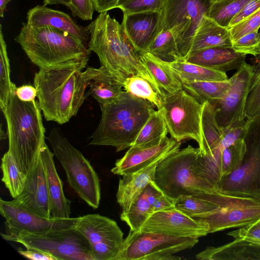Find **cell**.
Listing matches in <instances>:
<instances>
[{
	"instance_id": "obj_25",
	"label": "cell",
	"mask_w": 260,
	"mask_h": 260,
	"mask_svg": "<svg viewBox=\"0 0 260 260\" xmlns=\"http://www.w3.org/2000/svg\"><path fill=\"white\" fill-rule=\"evenodd\" d=\"M196 257L201 260H260V245L234 239L220 246H208Z\"/></svg>"
},
{
	"instance_id": "obj_10",
	"label": "cell",
	"mask_w": 260,
	"mask_h": 260,
	"mask_svg": "<svg viewBox=\"0 0 260 260\" xmlns=\"http://www.w3.org/2000/svg\"><path fill=\"white\" fill-rule=\"evenodd\" d=\"M212 0H165L162 11L163 28L173 34L180 60L189 54L192 40L203 18L208 16Z\"/></svg>"
},
{
	"instance_id": "obj_14",
	"label": "cell",
	"mask_w": 260,
	"mask_h": 260,
	"mask_svg": "<svg viewBox=\"0 0 260 260\" xmlns=\"http://www.w3.org/2000/svg\"><path fill=\"white\" fill-rule=\"evenodd\" d=\"M253 68L245 62L230 78L231 85L221 99L210 102L214 108L218 124L229 126L246 118L245 109Z\"/></svg>"
},
{
	"instance_id": "obj_11",
	"label": "cell",
	"mask_w": 260,
	"mask_h": 260,
	"mask_svg": "<svg viewBox=\"0 0 260 260\" xmlns=\"http://www.w3.org/2000/svg\"><path fill=\"white\" fill-rule=\"evenodd\" d=\"M203 104L184 89L165 94L161 109L168 132L177 142L201 141Z\"/></svg>"
},
{
	"instance_id": "obj_56",
	"label": "cell",
	"mask_w": 260,
	"mask_h": 260,
	"mask_svg": "<svg viewBox=\"0 0 260 260\" xmlns=\"http://www.w3.org/2000/svg\"><path fill=\"white\" fill-rule=\"evenodd\" d=\"M259 34H260V28H259Z\"/></svg>"
},
{
	"instance_id": "obj_53",
	"label": "cell",
	"mask_w": 260,
	"mask_h": 260,
	"mask_svg": "<svg viewBox=\"0 0 260 260\" xmlns=\"http://www.w3.org/2000/svg\"><path fill=\"white\" fill-rule=\"evenodd\" d=\"M70 3V0H44L43 5L46 6L47 5L61 4L69 7Z\"/></svg>"
},
{
	"instance_id": "obj_40",
	"label": "cell",
	"mask_w": 260,
	"mask_h": 260,
	"mask_svg": "<svg viewBox=\"0 0 260 260\" xmlns=\"http://www.w3.org/2000/svg\"><path fill=\"white\" fill-rule=\"evenodd\" d=\"M13 83L10 79V61L7 45L0 25V106L4 112L7 106L12 91Z\"/></svg>"
},
{
	"instance_id": "obj_33",
	"label": "cell",
	"mask_w": 260,
	"mask_h": 260,
	"mask_svg": "<svg viewBox=\"0 0 260 260\" xmlns=\"http://www.w3.org/2000/svg\"><path fill=\"white\" fill-rule=\"evenodd\" d=\"M3 173L2 181L15 199L22 192L26 175L21 170L14 157L8 150L2 158L1 166Z\"/></svg>"
},
{
	"instance_id": "obj_22",
	"label": "cell",
	"mask_w": 260,
	"mask_h": 260,
	"mask_svg": "<svg viewBox=\"0 0 260 260\" xmlns=\"http://www.w3.org/2000/svg\"><path fill=\"white\" fill-rule=\"evenodd\" d=\"M27 23L33 27L50 26L68 32L87 44L89 35L86 27L77 24L68 14L45 6H37L28 10Z\"/></svg>"
},
{
	"instance_id": "obj_55",
	"label": "cell",
	"mask_w": 260,
	"mask_h": 260,
	"mask_svg": "<svg viewBox=\"0 0 260 260\" xmlns=\"http://www.w3.org/2000/svg\"><path fill=\"white\" fill-rule=\"evenodd\" d=\"M212 2H215L219 1L220 0H212Z\"/></svg>"
},
{
	"instance_id": "obj_50",
	"label": "cell",
	"mask_w": 260,
	"mask_h": 260,
	"mask_svg": "<svg viewBox=\"0 0 260 260\" xmlns=\"http://www.w3.org/2000/svg\"><path fill=\"white\" fill-rule=\"evenodd\" d=\"M15 92L17 96L22 101L31 102L35 101L37 96L36 87L29 84H24L16 87Z\"/></svg>"
},
{
	"instance_id": "obj_52",
	"label": "cell",
	"mask_w": 260,
	"mask_h": 260,
	"mask_svg": "<svg viewBox=\"0 0 260 260\" xmlns=\"http://www.w3.org/2000/svg\"><path fill=\"white\" fill-rule=\"evenodd\" d=\"M119 0H92L94 10L99 13L116 8Z\"/></svg>"
},
{
	"instance_id": "obj_26",
	"label": "cell",
	"mask_w": 260,
	"mask_h": 260,
	"mask_svg": "<svg viewBox=\"0 0 260 260\" xmlns=\"http://www.w3.org/2000/svg\"><path fill=\"white\" fill-rule=\"evenodd\" d=\"M213 47L232 48L230 31L228 28L205 16L196 32L188 55Z\"/></svg>"
},
{
	"instance_id": "obj_17",
	"label": "cell",
	"mask_w": 260,
	"mask_h": 260,
	"mask_svg": "<svg viewBox=\"0 0 260 260\" xmlns=\"http://www.w3.org/2000/svg\"><path fill=\"white\" fill-rule=\"evenodd\" d=\"M181 145V142L166 136L151 143L132 146L122 157L117 160L111 171L120 176L136 172L176 152Z\"/></svg>"
},
{
	"instance_id": "obj_48",
	"label": "cell",
	"mask_w": 260,
	"mask_h": 260,
	"mask_svg": "<svg viewBox=\"0 0 260 260\" xmlns=\"http://www.w3.org/2000/svg\"><path fill=\"white\" fill-rule=\"evenodd\" d=\"M69 8L75 16L83 20H90L92 18L94 8L92 0H70Z\"/></svg>"
},
{
	"instance_id": "obj_15",
	"label": "cell",
	"mask_w": 260,
	"mask_h": 260,
	"mask_svg": "<svg viewBox=\"0 0 260 260\" xmlns=\"http://www.w3.org/2000/svg\"><path fill=\"white\" fill-rule=\"evenodd\" d=\"M0 212L6 219V233L26 231L31 233L45 232L52 230L74 228L76 218L46 219L22 206L17 201L0 200Z\"/></svg>"
},
{
	"instance_id": "obj_3",
	"label": "cell",
	"mask_w": 260,
	"mask_h": 260,
	"mask_svg": "<svg viewBox=\"0 0 260 260\" xmlns=\"http://www.w3.org/2000/svg\"><path fill=\"white\" fill-rule=\"evenodd\" d=\"M16 85L5 110L9 149L27 176L38 163L45 142V128L38 101L23 102L16 95Z\"/></svg>"
},
{
	"instance_id": "obj_45",
	"label": "cell",
	"mask_w": 260,
	"mask_h": 260,
	"mask_svg": "<svg viewBox=\"0 0 260 260\" xmlns=\"http://www.w3.org/2000/svg\"><path fill=\"white\" fill-rule=\"evenodd\" d=\"M260 28V8L229 29L232 41Z\"/></svg>"
},
{
	"instance_id": "obj_38",
	"label": "cell",
	"mask_w": 260,
	"mask_h": 260,
	"mask_svg": "<svg viewBox=\"0 0 260 260\" xmlns=\"http://www.w3.org/2000/svg\"><path fill=\"white\" fill-rule=\"evenodd\" d=\"M146 52L166 62L180 60L178 47L173 34L170 30L164 28L155 38Z\"/></svg>"
},
{
	"instance_id": "obj_6",
	"label": "cell",
	"mask_w": 260,
	"mask_h": 260,
	"mask_svg": "<svg viewBox=\"0 0 260 260\" xmlns=\"http://www.w3.org/2000/svg\"><path fill=\"white\" fill-rule=\"evenodd\" d=\"M54 155L65 171L70 186L88 205L97 209L101 200L99 177L90 162L63 136L53 128L47 137Z\"/></svg>"
},
{
	"instance_id": "obj_9",
	"label": "cell",
	"mask_w": 260,
	"mask_h": 260,
	"mask_svg": "<svg viewBox=\"0 0 260 260\" xmlns=\"http://www.w3.org/2000/svg\"><path fill=\"white\" fill-rule=\"evenodd\" d=\"M199 238L153 232L129 231L114 260H175L174 253L193 247Z\"/></svg>"
},
{
	"instance_id": "obj_19",
	"label": "cell",
	"mask_w": 260,
	"mask_h": 260,
	"mask_svg": "<svg viewBox=\"0 0 260 260\" xmlns=\"http://www.w3.org/2000/svg\"><path fill=\"white\" fill-rule=\"evenodd\" d=\"M121 24L137 51L146 52L163 29L162 12L123 13Z\"/></svg>"
},
{
	"instance_id": "obj_35",
	"label": "cell",
	"mask_w": 260,
	"mask_h": 260,
	"mask_svg": "<svg viewBox=\"0 0 260 260\" xmlns=\"http://www.w3.org/2000/svg\"><path fill=\"white\" fill-rule=\"evenodd\" d=\"M151 214V206L147 200L146 187L133 202L129 209L126 212H122L120 218L129 226L131 231L138 232Z\"/></svg>"
},
{
	"instance_id": "obj_27",
	"label": "cell",
	"mask_w": 260,
	"mask_h": 260,
	"mask_svg": "<svg viewBox=\"0 0 260 260\" xmlns=\"http://www.w3.org/2000/svg\"><path fill=\"white\" fill-rule=\"evenodd\" d=\"M140 57L143 64L164 95L183 88L180 79L168 62L148 52L141 53Z\"/></svg>"
},
{
	"instance_id": "obj_47",
	"label": "cell",
	"mask_w": 260,
	"mask_h": 260,
	"mask_svg": "<svg viewBox=\"0 0 260 260\" xmlns=\"http://www.w3.org/2000/svg\"><path fill=\"white\" fill-rule=\"evenodd\" d=\"M228 234L234 239H242L260 245V218L252 223Z\"/></svg>"
},
{
	"instance_id": "obj_13",
	"label": "cell",
	"mask_w": 260,
	"mask_h": 260,
	"mask_svg": "<svg viewBox=\"0 0 260 260\" xmlns=\"http://www.w3.org/2000/svg\"><path fill=\"white\" fill-rule=\"evenodd\" d=\"M74 228L87 240L95 260H114L123 241L115 221L99 214L77 217Z\"/></svg>"
},
{
	"instance_id": "obj_28",
	"label": "cell",
	"mask_w": 260,
	"mask_h": 260,
	"mask_svg": "<svg viewBox=\"0 0 260 260\" xmlns=\"http://www.w3.org/2000/svg\"><path fill=\"white\" fill-rule=\"evenodd\" d=\"M223 128L218 124L213 106L208 102L203 104L201 122V141L199 148L202 155L218 148Z\"/></svg>"
},
{
	"instance_id": "obj_23",
	"label": "cell",
	"mask_w": 260,
	"mask_h": 260,
	"mask_svg": "<svg viewBox=\"0 0 260 260\" xmlns=\"http://www.w3.org/2000/svg\"><path fill=\"white\" fill-rule=\"evenodd\" d=\"M246 56L232 48L213 47L191 54L183 61L226 73L239 69L245 62Z\"/></svg>"
},
{
	"instance_id": "obj_8",
	"label": "cell",
	"mask_w": 260,
	"mask_h": 260,
	"mask_svg": "<svg viewBox=\"0 0 260 260\" xmlns=\"http://www.w3.org/2000/svg\"><path fill=\"white\" fill-rule=\"evenodd\" d=\"M244 140L246 150L241 165L220 179L218 191L230 196L260 198V114L249 119Z\"/></svg>"
},
{
	"instance_id": "obj_44",
	"label": "cell",
	"mask_w": 260,
	"mask_h": 260,
	"mask_svg": "<svg viewBox=\"0 0 260 260\" xmlns=\"http://www.w3.org/2000/svg\"><path fill=\"white\" fill-rule=\"evenodd\" d=\"M146 187L147 200L151 206L152 213L175 208L174 200L163 193L153 181H151Z\"/></svg>"
},
{
	"instance_id": "obj_41",
	"label": "cell",
	"mask_w": 260,
	"mask_h": 260,
	"mask_svg": "<svg viewBox=\"0 0 260 260\" xmlns=\"http://www.w3.org/2000/svg\"><path fill=\"white\" fill-rule=\"evenodd\" d=\"M256 58V61L252 66L253 73L245 109L247 119L260 114V54Z\"/></svg>"
},
{
	"instance_id": "obj_1",
	"label": "cell",
	"mask_w": 260,
	"mask_h": 260,
	"mask_svg": "<svg viewBox=\"0 0 260 260\" xmlns=\"http://www.w3.org/2000/svg\"><path fill=\"white\" fill-rule=\"evenodd\" d=\"M85 64H72L40 69L35 73L34 85L41 110L47 121L60 124L76 115L85 99V90L99 68Z\"/></svg>"
},
{
	"instance_id": "obj_49",
	"label": "cell",
	"mask_w": 260,
	"mask_h": 260,
	"mask_svg": "<svg viewBox=\"0 0 260 260\" xmlns=\"http://www.w3.org/2000/svg\"><path fill=\"white\" fill-rule=\"evenodd\" d=\"M260 8V0H250L231 20L228 28L233 26Z\"/></svg>"
},
{
	"instance_id": "obj_24",
	"label": "cell",
	"mask_w": 260,
	"mask_h": 260,
	"mask_svg": "<svg viewBox=\"0 0 260 260\" xmlns=\"http://www.w3.org/2000/svg\"><path fill=\"white\" fill-rule=\"evenodd\" d=\"M165 158L157 160L136 172L122 176L119 180L116 199L122 212L127 211L147 185L154 181L156 167Z\"/></svg>"
},
{
	"instance_id": "obj_42",
	"label": "cell",
	"mask_w": 260,
	"mask_h": 260,
	"mask_svg": "<svg viewBox=\"0 0 260 260\" xmlns=\"http://www.w3.org/2000/svg\"><path fill=\"white\" fill-rule=\"evenodd\" d=\"M165 0H119L116 8L123 13H136L150 11L162 12Z\"/></svg>"
},
{
	"instance_id": "obj_31",
	"label": "cell",
	"mask_w": 260,
	"mask_h": 260,
	"mask_svg": "<svg viewBox=\"0 0 260 260\" xmlns=\"http://www.w3.org/2000/svg\"><path fill=\"white\" fill-rule=\"evenodd\" d=\"M123 90L131 95L147 101L157 109L162 108L164 94L150 81L139 75L127 78L122 83Z\"/></svg>"
},
{
	"instance_id": "obj_20",
	"label": "cell",
	"mask_w": 260,
	"mask_h": 260,
	"mask_svg": "<svg viewBox=\"0 0 260 260\" xmlns=\"http://www.w3.org/2000/svg\"><path fill=\"white\" fill-rule=\"evenodd\" d=\"M14 199L35 214L46 219L51 218L44 168L41 156L36 166L26 176L22 192Z\"/></svg>"
},
{
	"instance_id": "obj_7",
	"label": "cell",
	"mask_w": 260,
	"mask_h": 260,
	"mask_svg": "<svg viewBox=\"0 0 260 260\" xmlns=\"http://www.w3.org/2000/svg\"><path fill=\"white\" fill-rule=\"evenodd\" d=\"M7 241L19 243L26 248L41 250L52 254L56 260H95L89 243L74 228L31 233L20 231L1 234Z\"/></svg>"
},
{
	"instance_id": "obj_39",
	"label": "cell",
	"mask_w": 260,
	"mask_h": 260,
	"mask_svg": "<svg viewBox=\"0 0 260 260\" xmlns=\"http://www.w3.org/2000/svg\"><path fill=\"white\" fill-rule=\"evenodd\" d=\"M250 0H220L212 2L208 17L228 28L231 20Z\"/></svg>"
},
{
	"instance_id": "obj_18",
	"label": "cell",
	"mask_w": 260,
	"mask_h": 260,
	"mask_svg": "<svg viewBox=\"0 0 260 260\" xmlns=\"http://www.w3.org/2000/svg\"><path fill=\"white\" fill-rule=\"evenodd\" d=\"M155 111L148 109L130 118L105 126H98L90 137V145L111 146L120 151L130 147L143 125Z\"/></svg>"
},
{
	"instance_id": "obj_37",
	"label": "cell",
	"mask_w": 260,
	"mask_h": 260,
	"mask_svg": "<svg viewBox=\"0 0 260 260\" xmlns=\"http://www.w3.org/2000/svg\"><path fill=\"white\" fill-rule=\"evenodd\" d=\"M246 150V144L242 139L237 140L221 150L217 165L219 181L222 177L230 174L239 168Z\"/></svg>"
},
{
	"instance_id": "obj_34",
	"label": "cell",
	"mask_w": 260,
	"mask_h": 260,
	"mask_svg": "<svg viewBox=\"0 0 260 260\" xmlns=\"http://www.w3.org/2000/svg\"><path fill=\"white\" fill-rule=\"evenodd\" d=\"M175 209L188 216L204 218L216 212L220 205L213 201L192 196H181L174 200Z\"/></svg>"
},
{
	"instance_id": "obj_12",
	"label": "cell",
	"mask_w": 260,
	"mask_h": 260,
	"mask_svg": "<svg viewBox=\"0 0 260 260\" xmlns=\"http://www.w3.org/2000/svg\"><path fill=\"white\" fill-rule=\"evenodd\" d=\"M204 199L220 205L214 213L204 218L209 233L249 225L260 218V198L230 196L219 192L206 194Z\"/></svg>"
},
{
	"instance_id": "obj_43",
	"label": "cell",
	"mask_w": 260,
	"mask_h": 260,
	"mask_svg": "<svg viewBox=\"0 0 260 260\" xmlns=\"http://www.w3.org/2000/svg\"><path fill=\"white\" fill-rule=\"evenodd\" d=\"M232 48L236 52L256 56L260 54V34L256 30L245 34L232 42Z\"/></svg>"
},
{
	"instance_id": "obj_16",
	"label": "cell",
	"mask_w": 260,
	"mask_h": 260,
	"mask_svg": "<svg viewBox=\"0 0 260 260\" xmlns=\"http://www.w3.org/2000/svg\"><path fill=\"white\" fill-rule=\"evenodd\" d=\"M140 231L199 238L209 234V226L205 221L190 217L173 208L151 214Z\"/></svg>"
},
{
	"instance_id": "obj_32",
	"label": "cell",
	"mask_w": 260,
	"mask_h": 260,
	"mask_svg": "<svg viewBox=\"0 0 260 260\" xmlns=\"http://www.w3.org/2000/svg\"><path fill=\"white\" fill-rule=\"evenodd\" d=\"M168 63L180 81H224L229 79L225 73L185 61H175Z\"/></svg>"
},
{
	"instance_id": "obj_30",
	"label": "cell",
	"mask_w": 260,
	"mask_h": 260,
	"mask_svg": "<svg viewBox=\"0 0 260 260\" xmlns=\"http://www.w3.org/2000/svg\"><path fill=\"white\" fill-rule=\"evenodd\" d=\"M182 88L201 104L222 98L231 85L230 78L224 81H184Z\"/></svg>"
},
{
	"instance_id": "obj_21",
	"label": "cell",
	"mask_w": 260,
	"mask_h": 260,
	"mask_svg": "<svg viewBox=\"0 0 260 260\" xmlns=\"http://www.w3.org/2000/svg\"><path fill=\"white\" fill-rule=\"evenodd\" d=\"M54 156L45 143L41 149L40 156L44 168L51 216L54 218H68L70 217L71 201L63 192V184L55 168Z\"/></svg>"
},
{
	"instance_id": "obj_4",
	"label": "cell",
	"mask_w": 260,
	"mask_h": 260,
	"mask_svg": "<svg viewBox=\"0 0 260 260\" xmlns=\"http://www.w3.org/2000/svg\"><path fill=\"white\" fill-rule=\"evenodd\" d=\"M15 41L39 69L87 64L91 51L87 44L50 26L33 27L23 23Z\"/></svg>"
},
{
	"instance_id": "obj_51",
	"label": "cell",
	"mask_w": 260,
	"mask_h": 260,
	"mask_svg": "<svg viewBox=\"0 0 260 260\" xmlns=\"http://www.w3.org/2000/svg\"><path fill=\"white\" fill-rule=\"evenodd\" d=\"M18 252L21 255L30 259L56 260L52 254L41 250L29 248L23 250L19 248Z\"/></svg>"
},
{
	"instance_id": "obj_5",
	"label": "cell",
	"mask_w": 260,
	"mask_h": 260,
	"mask_svg": "<svg viewBox=\"0 0 260 260\" xmlns=\"http://www.w3.org/2000/svg\"><path fill=\"white\" fill-rule=\"evenodd\" d=\"M153 182L173 200L181 196L202 198L218 192L205 169L199 148L191 145L180 149L159 162Z\"/></svg>"
},
{
	"instance_id": "obj_36",
	"label": "cell",
	"mask_w": 260,
	"mask_h": 260,
	"mask_svg": "<svg viewBox=\"0 0 260 260\" xmlns=\"http://www.w3.org/2000/svg\"><path fill=\"white\" fill-rule=\"evenodd\" d=\"M168 133L162 110L157 109L148 118L132 146L156 141L167 136Z\"/></svg>"
},
{
	"instance_id": "obj_54",
	"label": "cell",
	"mask_w": 260,
	"mask_h": 260,
	"mask_svg": "<svg viewBox=\"0 0 260 260\" xmlns=\"http://www.w3.org/2000/svg\"><path fill=\"white\" fill-rule=\"evenodd\" d=\"M11 0H0V16L3 17L7 5Z\"/></svg>"
},
{
	"instance_id": "obj_46",
	"label": "cell",
	"mask_w": 260,
	"mask_h": 260,
	"mask_svg": "<svg viewBox=\"0 0 260 260\" xmlns=\"http://www.w3.org/2000/svg\"><path fill=\"white\" fill-rule=\"evenodd\" d=\"M249 124V119L236 122L229 126L222 127L223 133L219 149L230 146L239 139H244Z\"/></svg>"
},
{
	"instance_id": "obj_29",
	"label": "cell",
	"mask_w": 260,
	"mask_h": 260,
	"mask_svg": "<svg viewBox=\"0 0 260 260\" xmlns=\"http://www.w3.org/2000/svg\"><path fill=\"white\" fill-rule=\"evenodd\" d=\"M85 99L91 96L100 106L111 103L118 99L123 91L122 84L102 67L90 81Z\"/></svg>"
},
{
	"instance_id": "obj_2",
	"label": "cell",
	"mask_w": 260,
	"mask_h": 260,
	"mask_svg": "<svg viewBox=\"0 0 260 260\" xmlns=\"http://www.w3.org/2000/svg\"><path fill=\"white\" fill-rule=\"evenodd\" d=\"M86 27L89 35L88 49L98 55L101 66L122 84L127 78L139 75L157 86L143 64L141 53L121 24L107 12L100 13Z\"/></svg>"
}]
</instances>
